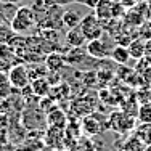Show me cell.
Returning <instances> with one entry per match:
<instances>
[{
	"label": "cell",
	"mask_w": 151,
	"mask_h": 151,
	"mask_svg": "<svg viewBox=\"0 0 151 151\" xmlns=\"http://www.w3.org/2000/svg\"><path fill=\"white\" fill-rule=\"evenodd\" d=\"M87 52L82 50V47H71V50H68L66 55H64V60H66V64L74 68H81L82 63L87 60Z\"/></svg>",
	"instance_id": "obj_5"
},
{
	"label": "cell",
	"mask_w": 151,
	"mask_h": 151,
	"mask_svg": "<svg viewBox=\"0 0 151 151\" xmlns=\"http://www.w3.org/2000/svg\"><path fill=\"white\" fill-rule=\"evenodd\" d=\"M142 140L138 137H134L127 142V145H124V151H145L142 148Z\"/></svg>",
	"instance_id": "obj_18"
},
{
	"label": "cell",
	"mask_w": 151,
	"mask_h": 151,
	"mask_svg": "<svg viewBox=\"0 0 151 151\" xmlns=\"http://www.w3.org/2000/svg\"><path fill=\"white\" fill-rule=\"evenodd\" d=\"M129 53H130V58L140 60L146 55V44L143 40H132L129 44Z\"/></svg>",
	"instance_id": "obj_13"
},
{
	"label": "cell",
	"mask_w": 151,
	"mask_h": 151,
	"mask_svg": "<svg viewBox=\"0 0 151 151\" xmlns=\"http://www.w3.org/2000/svg\"><path fill=\"white\" fill-rule=\"evenodd\" d=\"M37 23V18H35V13L31 6H21V8L16 10L13 19L10 21V27L13 29L15 34H24L31 29L34 24Z\"/></svg>",
	"instance_id": "obj_1"
},
{
	"label": "cell",
	"mask_w": 151,
	"mask_h": 151,
	"mask_svg": "<svg viewBox=\"0 0 151 151\" xmlns=\"http://www.w3.org/2000/svg\"><path fill=\"white\" fill-rule=\"evenodd\" d=\"M12 93H13V85H12V82H10L8 73L0 71V100L10 98Z\"/></svg>",
	"instance_id": "obj_12"
},
{
	"label": "cell",
	"mask_w": 151,
	"mask_h": 151,
	"mask_svg": "<svg viewBox=\"0 0 151 151\" xmlns=\"http://www.w3.org/2000/svg\"><path fill=\"white\" fill-rule=\"evenodd\" d=\"M82 18L79 13L76 12H71V10H68V12H63V26H66L68 29H73V27H77L79 24H81Z\"/></svg>",
	"instance_id": "obj_16"
},
{
	"label": "cell",
	"mask_w": 151,
	"mask_h": 151,
	"mask_svg": "<svg viewBox=\"0 0 151 151\" xmlns=\"http://www.w3.org/2000/svg\"><path fill=\"white\" fill-rule=\"evenodd\" d=\"M85 52H87V55L93 60H103V58H108V56L111 55V50L108 48V45L103 42V37L88 40L87 47H85Z\"/></svg>",
	"instance_id": "obj_4"
},
{
	"label": "cell",
	"mask_w": 151,
	"mask_h": 151,
	"mask_svg": "<svg viewBox=\"0 0 151 151\" xmlns=\"http://www.w3.org/2000/svg\"><path fill=\"white\" fill-rule=\"evenodd\" d=\"M114 5H116V2H113V0H100L96 3V6L93 8L95 10V15L101 21L116 19L114 18Z\"/></svg>",
	"instance_id": "obj_6"
},
{
	"label": "cell",
	"mask_w": 151,
	"mask_h": 151,
	"mask_svg": "<svg viewBox=\"0 0 151 151\" xmlns=\"http://www.w3.org/2000/svg\"><path fill=\"white\" fill-rule=\"evenodd\" d=\"M47 117V122H48L52 127H56V129H63L64 125H66V116H64V113L58 108H55V109H52L48 114H45Z\"/></svg>",
	"instance_id": "obj_10"
},
{
	"label": "cell",
	"mask_w": 151,
	"mask_h": 151,
	"mask_svg": "<svg viewBox=\"0 0 151 151\" xmlns=\"http://www.w3.org/2000/svg\"><path fill=\"white\" fill-rule=\"evenodd\" d=\"M8 77L13 88H16V90H23V88H26L31 84L29 69L24 64H13L8 71Z\"/></svg>",
	"instance_id": "obj_3"
},
{
	"label": "cell",
	"mask_w": 151,
	"mask_h": 151,
	"mask_svg": "<svg viewBox=\"0 0 151 151\" xmlns=\"http://www.w3.org/2000/svg\"><path fill=\"white\" fill-rule=\"evenodd\" d=\"M82 129H84V132L88 134V135H96V134H100V130H101L98 119H95L93 116H88V117H85V119L82 121Z\"/></svg>",
	"instance_id": "obj_15"
},
{
	"label": "cell",
	"mask_w": 151,
	"mask_h": 151,
	"mask_svg": "<svg viewBox=\"0 0 151 151\" xmlns=\"http://www.w3.org/2000/svg\"><path fill=\"white\" fill-rule=\"evenodd\" d=\"M148 103H150V105H151V90L148 92Z\"/></svg>",
	"instance_id": "obj_20"
},
{
	"label": "cell",
	"mask_w": 151,
	"mask_h": 151,
	"mask_svg": "<svg viewBox=\"0 0 151 151\" xmlns=\"http://www.w3.org/2000/svg\"><path fill=\"white\" fill-rule=\"evenodd\" d=\"M111 58L113 61H116L117 64H127L129 60H130V53H129V47L124 45H116L114 48H111Z\"/></svg>",
	"instance_id": "obj_11"
},
{
	"label": "cell",
	"mask_w": 151,
	"mask_h": 151,
	"mask_svg": "<svg viewBox=\"0 0 151 151\" xmlns=\"http://www.w3.org/2000/svg\"><path fill=\"white\" fill-rule=\"evenodd\" d=\"M145 151H151V143H150V145H148V146H146V148H145Z\"/></svg>",
	"instance_id": "obj_21"
},
{
	"label": "cell",
	"mask_w": 151,
	"mask_h": 151,
	"mask_svg": "<svg viewBox=\"0 0 151 151\" xmlns=\"http://www.w3.org/2000/svg\"><path fill=\"white\" fill-rule=\"evenodd\" d=\"M64 39H66V44L69 47H82L87 42V39H85V35L82 34L81 27H73V29H68L66 35H64Z\"/></svg>",
	"instance_id": "obj_9"
},
{
	"label": "cell",
	"mask_w": 151,
	"mask_h": 151,
	"mask_svg": "<svg viewBox=\"0 0 151 151\" xmlns=\"http://www.w3.org/2000/svg\"><path fill=\"white\" fill-rule=\"evenodd\" d=\"M31 88H32V93H34L37 98H44V96H48L50 90V82L47 77H37L34 81H31Z\"/></svg>",
	"instance_id": "obj_7"
},
{
	"label": "cell",
	"mask_w": 151,
	"mask_h": 151,
	"mask_svg": "<svg viewBox=\"0 0 151 151\" xmlns=\"http://www.w3.org/2000/svg\"><path fill=\"white\" fill-rule=\"evenodd\" d=\"M42 37H44V42H47V44H56L60 39L58 32H56V29H42Z\"/></svg>",
	"instance_id": "obj_19"
},
{
	"label": "cell",
	"mask_w": 151,
	"mask_h": 151,
	"mask_svg": "<svg viewBox=\"0 0 151 151\" xmlns=\"http://www.w3.org/2000/svg\"><path fill=\"white\" fill-rule=\"evenodd\" d=\"M79 27H81L82 34L85 35V39L88 40H93V39H101L103 37V23L101 19H100L98 16L93 13V15H85L82 18L81 24H79Z\"/></svg>",
	"instance_id": "obj_2"
},
{
	"label": "cell",
	"mask_w": 151,
	"mask_h": 151,
	"mask_svg": "<svg viewBox=\"0 0 151 151\" xmlns=\"http://www.w3.org/2000/svg\"><path fill=\"white\" fill-rule=\"evenodd\" d=\"M16 58L15 48L10 44H0V63H6L13 66V61Z\"/></svg>",
	"instance_id": "obj_14"
},
{
	"label": "cell",
	"mask_w": 151,
	"mask_h": 151,
	"mask_svg": "<svg viewBox=\"0 0 151 151\" xmlns=\"http://www.w3.org/2000/svg\"><path fill=\"white\" fill-rule=\"evenodd\" d=\"M64 64H66V60L58 52L48 53V56L45 58V66L50 73H58V71H61L64 68Z\"/></svg>",
	"instance_id": "obj_8"
},
{
	"label": "cell",
	"mask_w": 151,
	"mask_h": 151,
	"mask_svg": "<svg viewBox=\"0 0 151 151\" xmlns=\"http://www.w3.org/2000/svg\"><path fill=\"white\" fill-rule=\"evenodd\" d=\"M13 2H16V0H13Z\"/></svg>",
	"instance_id": "obj_22"
},
{
	"label": "cell",
	"mask_w": 151,
	"mask_h": 151,
	"mask_svg": "<svg viewBox=\"0 0 151 151\" xmlns=\"http://www.w3.org/2000/svg\"><path fill=\"white\" fill-rule=\"evenodd\" d=\"M137 119L142 124H151V105L150 103H143L138 108V113H137Z\"/></svg>",
	"instance_id": "obj_17"
}]
</instances>
